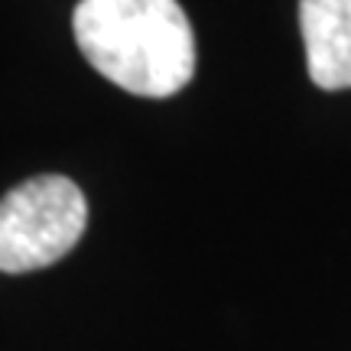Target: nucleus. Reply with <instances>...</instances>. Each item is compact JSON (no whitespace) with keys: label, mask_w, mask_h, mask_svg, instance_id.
<instances>
[{"label":"nucleus","mask_w":351,"mask_h":351,"mask_svg":"<svg viewBox=\"0 0 351 351\" xmlns=\"http://www.w3.org/2000/svg\"><path fill=\"white\" fill-rule=\"evenodd\" d=\"M72 29L91 69L137 98H169L195 75V33L179 0H78Z\"/></svg>","instance_id":"obj_1"},{"label":"nucleus","mask_w":351,"mask_h":351,"mask_svg":"<svg viewBox=\"0 0 351 351\" xmlns=\"http://www.w3.org/2000/svg\"><path fill=\"white\" fill-rule=\"evenodd\" d=\"M88 228V199L69 176L43 173L0 199V274L62 261Z\"/></svg>","instance_id":"obj_2"},{"label":"nucleus","mask_w":351,"mask_h":351,"mask_svg":"<svg viewBox=\"0 0 351 351\" xmlns=\"http://www.w3.org/2000/svg\"><path fill=\"white\" fill-rule=\"evenodd\" d=\"M306 69L315 88H351V0H300Z\"/></svg>","instance_id":"obj_3"}]
</instances>
